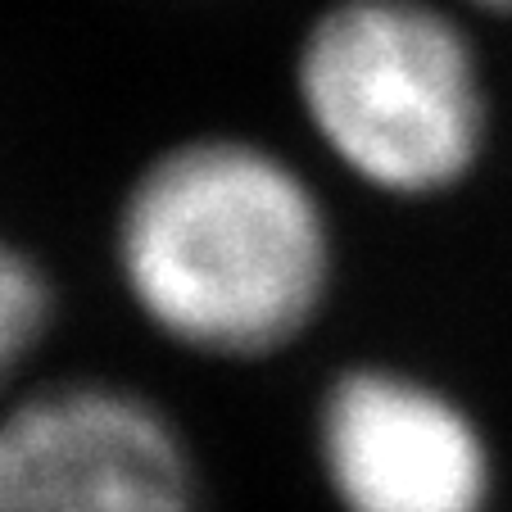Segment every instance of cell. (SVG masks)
<instances>
[{
  "mask_svg": "<svg viewBox=\"0 0 512 512\" xmlns=\"http://www.w3.org/2000/svg\"><path fill=\"white\" fill-rule=\"evenodd\" d=\"M114 268L168 345L218 363L290 349L327 309L336 232L313 182L250 136H191L123 191Z\"/></svg>",
  "mask_w": 512,
  "mask_h": 512,
  "instance_id": "6da1fadb",
  "label": "cell"
},
{
  "mask_svg": "<svg viewBox=\"0 0 512 512\" xmlns=\"http://www.w3.org/2000/svg\"><path fill=\"white\" fill-rule=\"evenodd\" d=\"M295 96L322 150L390 200H435L485 159L481 55L426 0L331 5L300 46Z\"/></svg>",
  "mask_w": 512,
  "mask_h": 512,
  "instance_id": "7a4b0ae2",
  "label": "cell"
},
{
  "mask_svg": "<svg viewBox=\"0 0 512 512\" xmlns=\"http://www.w3.org/2000/svg\"><path fill=\"white\" fill-rule=\"evenodd\" d=\"M0 512H204V494L155 399L64 381L0 408Z\"/></svg>",
  "mask_w": 512,
  "mask_h": 512,
  "instance_id": "3957f363",
  "label": "cell"
},
{
  "mask_svg": "<svg viewBox=\"0 0 512 512\" xmlns=\"http://www.w3.org/2000/svg\"><path fill=\"white\" fill-rule=\"evenodd\" d=\"M313 454L340 512H490L494 449L445 386L390 363L327 381Z\"/></svg>",
  "mask_w": 512,
  "mask_h": 512,
  "instance_id": "277c9868",
  "label": "cell"
},
{
  "mask_svg": "<svg viewBox=\"0 0 512 512\" xmlns=\"http://www.w3.org/2000/svg\"><path fill=\"white\" fill-rule=\"evenodd\" d=\"M50 322H55V290L46 268L0 232V390L32 363Z\"/></svg>",
  "mask_w": 512,
  "mask_h": 512,
  "instance_id": "5b68a950",
  "label": "cell"
},
{
  "mask_svg": "<svg viewBox=\"0 0 512 512\" xmlns=\"http://www.w3.org/2000/svg\"><path fill=\"white\" fill-rule=\"evenodd\" d=\"M481 10H494V14H512V0H472Z\"/></svg>",
  "mask_w": 512,
  "mask_h": 512,
  "instance_id": "8992f818",
  "label": "cell"
}]
</instances>
